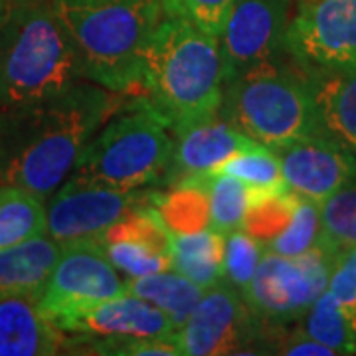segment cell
<instances>
[{"label":"cell","instance_id":"obj_1","mask_svg":"<svg viewBox=\"0 0 356 356\" xmlns=\"http://www.w3.org/2000/svg\"><path fill=\"white\" fill-rule=\"evenodd\" d=\"M125 95L79 79L62 91L0 109V184L50 196Z\"/></svg>","mask_w":356,"mask_h":356},{"label":"cell","instance_id":"obj_2","mask_svg":"<svg viewBox=\"0 0 356 356\" xmlns=\"http://www.w3.org/2000/svg\"><path fill=\"white\" fill-rule=\"evenodd\" d=\"M140 95L170 123L172 133L220 115V40L184 18L163 16L145 50Z\"/></svg>","mask_w":356,"mask_h":356},{"label":"cell","instance_id":"obj_3","mask_svg":"<svg viewBox=\"0 0 356 356\" xmlns=\"http://www.w3.org/2000/svg\"><path fill=\"white\" fill-rule=\"evenodd\" d=\"M76 48L83 79L140 95L143 58L163 20V0H51Z\"/></svg>","mask_w":356,"mask_h":356},{"label":"cell","instance_id":"obj_4","mask_svg":"<svg viewBox=\"0 0 356 356\" xmlns=\"http://www.w3.org/2000/svg\"><path fill=\"white\" fill-rule=\"evenodd\" d=\"M79 79L83 67L51 0H0V109Z\"/></svg>","mask_w":356,"mask_h":356},{"label":"cell","instance_id":"obj_5","mask_svg":"<svg viewBox=\"0 0 356 356\" xmlns=\"http://www.w3.org/2000/svg\"><path fill=\"white\" fill-rule=\"evenodd\" d=\"M220 115L269 149L321 135L305 72L291 60L285 64L281 56L252 65L226 81Z\"/></svg>","mask_w":356,"mask_h":356},{"label":"cell","instance_id":"obj_6","mask_svg":"<svg viewBox=\"0 0 356 356\" xmlns=\"http://www.w3.org/2000/svg\"><path fill=\"white\" fill-rule=\"evenodd\" d=\"M172 149L170 123L140 95L93 135L72 172L125 191L161 186Z\"/></svg>","mask_w":356,"mask_h":356},{"label":"cell","instance_id":"obj_7","mask_svg":"<svg viewBox=\"0 0 356 356\" xmlns=\"http://www.w3.org/2000/svg\"><path fill=\"white\" fill-rule=\"evenodd\" d=\"M331 245L318 243L301 255L264 252L254 277L242 293L255 317L269 327L303 318L307 309L327 291L332 261Z\"/></svg>","mask_w":356,"mask_h":356},{"label":"cell","instance_id":"obj_8","mask_svg":"<svg viewBox=\"0 0 356 356\" xmlns=\"http://www.w3.org/2000/svg\"><path fill=\"white\" fill-rule=\"evenodd\" d=\"M283 51L309 76L356 72V0L299 2Z\"/></svg>","mask_w":356,"mask_h":356},{"label":"cell","instance_id":"obj_9","mask_svg":"<svg viewBox=\"0 0 356 356\" xmlns=\"http://www.w3.org/2000/svg\"><path fill=\"white\" fill-rule=\"evenodd\" d=\"M156 191H125L72 172L46 206V234L60 243L99 240L117 220L143 204L156 202Z\"/></svg>","mask_w":356,"mask_h":356},{"label":"cell","instance_id":"obj_10","mask_svg":"<svg viewBox=\"0 0 356 356\" xmlns=\"http://www.w3.org/2000/svg\"><path fill=\"white\" fill-rule=\"evenodd\" d=\"M123 293L127 281L117 273L99 240H76L62 243L38 307L58 327L64 318Z\"/></svg>","mask_w":356,"mask_h":356},{"label":"cell","instance_id":"obj_11","mask_svg":"<svg viewBox=\"0 0 356 356\" xmlns=\"http://www.w3.org/2000/svg\"><path fill=\"white\" fill-rule=\"evenodd\" d=\"M264 327L266 323L248 309L242 293L222 281L204 291L175 337L184 356L243 355L264 337Z\"/></svg>","mask_w":356,"mask_h":356},{"label":"cell","instance_id":"obj_12","mask_svg":"<svg viewBox=\"0 0 356 356\" xmlns=\"http://www.w3.org/2000/svg\"><path fill=\"white\" fill-rule=\"evenodd\" d=\"M289 20L291 0H236L218 36L224 86L248 67L283 56Z\"/></svg>","mask_w":356,"mask_h":356},{"label":"cell","instance_id":"obj_13","mask_svg":"<svg viewBox=\"0 0 356 356\" xmlns=\"http://www.w3.org/2000/svg\"><path fill=\"white\" fill-rule=\"evenodd\" d=\"M287 188L323 204L356 182V153L327 135H311L273 149Z\"/></svg>","mask_w":356,"mask_h":356},{"label":"cell","instance_id":"obj_14","mask_svg":"<svg viewBox=\"0 0 356 356\" xmlns=\"http://www.w3.org/2000/svg\"><path fill=\"white\" fill-rule=\"evenodd\" d=\"M103 252L129 280L172 267L170 232L154 204H143L117 220L99 238Z\"/></svg>","mask_w":356,"mask_h":356},{"label":"cell","instance_id":"obj_15","mask_svg":"<svg viewBox=\"0 0 356 356\" xmlns=\"http://www.w3.org/2000/svg\"><path fill=\"white\" fill-rule=\"evenodd\" d=\"M254 143V139L234 127L222 115L180 129L175 133V149L161 186L170 188L178 182L212 175L229 156Z\"/></svg>","mask_w":356,"mask_h":356},{"label":"cell","instance_id":"obj_16","mask_svg":"<svg viewBox=\"0 0 356 356\" xmlns=\"http://www.w3.org/2000/svg\"><path fill=\"white\" fill-rule=\"evenodd\" d=\"M58 329L79 337H165L177 325L137 295L123 293L88 307L58 323Z\"/></svg>","mask_w":356,"mask_h":356},{"label":"cell","instance_id":"obj_17","mask_svg":"<svg viewBox=\"0 0 356 356\" xmlns=\"http://www.w3.org/2000/svg\"><path fill=\"white\" fill-rule=\"evenodd\" d=\"M65 332L26 297L0 299V356H50L65 346Z\"/></svg>","mask_w":356,"mask_h":356},{"label":"cell","instance_id":"obj_18","mask_svg":"<svg viewBox=\"0 0 356 356\" xmlns=\"http://www.w3.org/2000/svg\"><path fill=\"white\" fill-rule=\"evenodd\" d=\"M62 243L48 234L0 250V299L26 297L38 303Z\"/></svg>","mask_w":356,"mask_h":356},{"label":"cell","instance_id":"obj_19","mask_svg":"<svg viewBox=\"0 0 356 356\" xmlns=\"http://www.w3.org/2000/svg\"><path fill=\"white\" fill-rule=\"evenodd\" d=\"M321 135L356 153V72L309 76Z\"/></svg>","mask_w":356,"mask_h":356},{"label":"cell","instance_id":"obj_20","mask_svg":"<svg viewBox=\"0 0 356 356\" xmlns=\"http://www.w3.org/2000/svg\"><path fill=\"white\" fill-rule=\"evenodd\" d=\"M172 267L202 289L224 281V234L206 228L196 234H170Z\"/></svg>","mask_w":356,"mask_h":356},{"label":"cell","instance_id":"obj_21","mask_svg":"<svg viewBox=\"0 0 356 356\" xmlns=\"http://www.w3.org/2000/svg\"><path fill=\"white\" fill-rule=\"evenodd\" d=\"M204 291L206 289L180 275L175 269L127 281V293L137 295L147 303L161 309L177 325V329L188 318L192 309L202 299Z\"/></svg>","mask_w":356,"mask_h":356},{"label":"cell","instance_id":"obj_22","mask_svg":"<svg viewBox=\"0 0 356 356\" xmlns=\"http://www.w3.org/2000/svg\"><path fill=\"white\" fill-rule=\"evenodd\" d=\"M46 198L36 192L0 184V250L44 236Z\"/></svg>","mask_w":356,"mask_h":356},{"label":"cell","instance_id":"obj_23","mask_svg":"<svg viewBox=\"0 0 356 356\" xmlns=\"http://www.w3.org/2000/svg\"><path fill=\"white\" fill-rule=\"evenodd\" d=\"M156 210L170 234H196L210 228V198L202 178H192L156 194Z\"/></svg>","mask_w":356,"mask_h":356},{"label":"cell","instance_id":"obj_24","mask_svg":"<svg viewBox=\"0 0 356 356\" xmlns=\"http://www.w3.org/2000/svg\"><path fill=\"white\" fill-rule=\"evenodd\" d=\"M303 331L337 355H356L353 315L346 313L331 293L325 291L303 315Z\"/></svg>","mask_w":356,"mask_h":356},{"label":"cell","instance_id":"obj_25","mask_svg":"<svg viewBox=\"0 0 356 356\" xmlns=\"http://www.w3.org/2000/svg\"><path fill=\"white\" fill-rule=\"evenodd\" d=\"M250 188V186H248ZM297 194L289 188L285 191H261L250 188V202L248 212L243 218L242 229H245L255 240L266 243L280 236L287 228L293 216Z\"/></svg>","mask_w":356,"mask_h":356},{"label":"cell","instance_id":"obj_26","mask_svg":"<svg viewBox=\"0 0 356 356\" xmlns=\"http://www.w3.org/2000/svg\"><path fill=\"white\" fill-rule=\"evenodd\" d=\"M202 178L210 198V228L228 234L243 226L250 202V188L240 178L212 172Z\"/></svg>","mask_w":356,"mask_h":356},{"label":"cell","instance_id":"obj_27","mask_svg":"<svg viewBox=\"0 0 356 356\" xmlns=\"http://www.w3.org/2000/svg\"><path fill=\"white\" fill-rule=\"evenodd\" d=\"M214 172L240 178L250 188H261V191H285L287 188L277 154L273 149H269L261 143H254L252 147L229 156L228 161L218 166Z\"/></svg>","mask_w":356,"mask_h":356},{"label":"cell","instance_id":"obj_28","mask_svg":"<svg viewBox=\"0 0 356 356\" xmlns=\"http://www.w3.org/2000/svg\"><path fill=\"white\" fill-rule=\"evenodd\" d=\"M321 238V204L305 196L295 198L293 216L287 228L266 243V252L280 255H301L313 250Z\"/></svg>","mask_w":356,"mask_h":356},{"label":"cell","instance_id":"obj_29","mask_svg":"<svg viewBox=\"0 0 356 356\" xmlns=\"http://www.w3.org/2000/svg\"><path fill=\"white\" fill-rule=\"evenodd\" d=\"M264 252V243L250 236L245 229L240 228L224 234V283L232 285L236 291H245Z\"/></svg>","mask_w":356,"mask_h":356},{"label":"cell","instance_id":"obj_30","mask_svg":"<svg viewBox=\"0 0 356 356\" xmlns=\"http://www.w3.org/2000/svg\"><path fill=\"white\" fill-rule=\"evenodd\" d=\"M337 248L356 243V182L321 204V238Z\"/></svg>","mask_w":356,"mask_h":356},{"label":"cell","instance_id":"obj_31","mask_svg":"<svg viewBox=\"0 0 356 356\" xmlns=\"http://www.w3.org/2000/svg\"><path fill=\"white\" fill-rule=\"evenodd\" d=\"M177 332V331H175ZM83 337L79 346L91 355L119 356H180L177 337Z\"/></svg>","mask_w":356,"mask_h":356},{"label":"cell","instance_id":"obj_32","mask_svg":"<svg viewBox=\"0 0 356 356\" xmlns=\"http://www.w3.org/2000/svg\"><path fill=\"white\" fill-rule=\"evenodd\" d=\"M236 0H163L165 16L184 18L200 30L220 36Z\"/></svg>","mask_w":356,"mask_h":356},{"label":"cell","instance_id":"obj_33","mask_svg":"<svg viewBox=\"0 0 356 356\" xmlns=\"http://www.w3.org/2000/svg\"><path fill=\"white\" fill-rule=\"evenodd\" d=\"M327 291L339 301L346 313L356 309V243L337 245L332 250L331 273Z\"/></svg>","mask_w":356,"mask_h":356},{"label":"cell","instance_id":"obj_34","mask_svg":"<svg viewBox=\"0 0 356 356\" xmlns=\"http://www.w3.org/2000/svg\"><path fill=\"white\" fill-rule=\"evenodd\" d=\"M277 353L289 356H337L332 348L315 341L305 331L289 334L283 343L277 344Z\"/></svg>","mask_w":356,"mask_h":356},{"label":"cell","instance_id":"obj_35","mask_svg":"<svg viewBox=\"0 0 356 356\" xmlns=\"http://www.w3.org/2000/svg\"><path fill=\"white\" fill-rule=\"evenodd\" d=\"M353 323H355V332H356V309H355V313H353Z\"/></svg>","mask_w":356,"mask_h":356},{"label":"cell","instance_id":"obj_36","mask_svg":"<svg viewBox=\"0 0 356 356\" xmlns=\"http://www.w3.org/2000/svg\"><path fill=\"white\" fill-rule=\"evenodd\" d=\"M297 2H303V0H297Z\"/></svg>","mask_w":356,"mask_h":356}]
</instances>
